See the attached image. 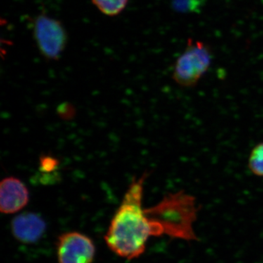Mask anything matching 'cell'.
Listing matches in <instances>:
<instances>
[{
    "label": "cell",
    "mask_w": 263,
    "mask_h": 263,
    "mask_svg": "<svg viewBox=\"0 0 263 263\" xmlns=\"http://www.w3.org/2000/svg\"><path fill=\"white\" fill-rule=\"evenodd\" d=\"M148 176L144 173L130 183L105 236L114 253L129 260L143 254L151 236L167 234L163 221L143 209V184Z\"/></svg>",
    "instance_id": "1"
},
{
    "label": "cell",
    "mask_w": 263,
    "mask_h": 263,
    "mask_svg": "<svg viewBox=\"0 0 263 263\" xmlns=\"http://www.w3.org/2000/svg\"><path fill=\"white\" fill-rule=\"evenodd\" d=\"M211 48L202 41L189 39L183 53L175 63L173 79L181 87L196 86L212 65Z\"/></svg>",
    "instance_id": "2"
},
{
    "label": "cell",
    "mask_w": 263,
    "mask_h": 263,
    "mask_svg": "<svg viewBox=\"0 0 263 263\" xmlns=\"http://www.w3.org/2000/svg\"><path fill=\"white\" fill-rule=\"evenodd\" d=\"M34 39L45 58L57 60L65 50L67 33L62 24L46 15H38L34 22Z\"/></svg>",
    "instance_id": "3"
},
{
    "label": "cell",
    "mask_w": 263,
    "mask_h": 263,
    "mask_svg": "<svg viewBox=\"0 0 263 263\" xmlns=\"http://www.w3.org/2000/svg\"><path fill=\"white\" fill-rule=\"evenodd\" d=\"M59 263H91L95 247L89 237L78 232L64 233L57 245Z\"/></svg>",
    "instance_id": "4"
},
{
    "label": "cell",
    "mask_w": 263,
    "mask_h": 263,
    "mask_svg": "<svg viewBox=\"0 0 263 263\" xmlns=\"http://www.w3.org/2000/svg\"><path fill=\"white\" fill-rule=\"evenodd\" d=\"M29 200L28 189L20 179L7 177L0 183V210L5 214L22 210Z\"/></svg>",
    "instance_id": "5"
},
{
    "label": "cell",
    "mask_w": 263,
    "mask_h": 263,
    "mask_svg": "<svg viewBox=\"0 0 263 263\" xmlns=\"http://www.w3.org/2000/svg\"><path fill=\"white\" fill-rule=\"evenodd\" d=\"M11 228L13 236L19 241L34 243L41 239L44 234L46 224L37 214L25 212L13 219Z\"/></svg>",
    "instance_id": "6"
},
{
    "label": "cell",
    "mask_w": 263,
    "mask_h": 263,
    "mask_svg": "<svg viewBox=\"0 0 263 263\" xmlns=\"http://www.w3.org/2000/svg\"><path fill=\"white\" fill-rule=\"evenodd\" d=\"M129 0H92L93 4L102 13L109 16H114L122 13Z\"/></svg>",
    "instance_id": "7"
},
{
    "label": "cell",
    "mask_w": 263,
    "mask_h": 263,
    "mask_svg": "<svg viewBox=\"0 0 263 263\" xmlns=\"http://www.w3.org/2000/svg\"><path fill=\"white\" fill-rule=\"evenodd\" d=\"M248 167L252 174L263 177V142L257 144L251 152Z\"/></svg>",
    "instance_id": "8"
},
{
    "label": "cell",
    "mask_w": 263,
    "mask_h": 263,
    "mask_svg": "<svg viewBox=\"0 0 263 263\" xmlns=\"http://www.w3.org/2000/svg\"><path fill=\"white\" fill-rule=\"evenodd\" d=\"M205 0H173L172 8L179 13H197L201 11Z\"/></svg>",
    "instance_id": "9"
}]
</instances>
